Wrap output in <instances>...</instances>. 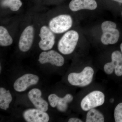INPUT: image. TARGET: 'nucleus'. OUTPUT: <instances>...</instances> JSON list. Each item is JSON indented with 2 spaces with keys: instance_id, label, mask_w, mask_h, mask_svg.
Wrapping results in <instances>:
<instances>
[{
  "instance_id": "nucleus-1",
  "label": "nucleus",
  "mask_w": 122,
  "mask_h": 122,
  "mask_svg": "<svg viewBox=\"0 0 122 122\" xmlns=\"http://www.w3.org/2000/svg\"><path fill=\"white\" fill-rule=\"evenodd\" d=\"M79 38L78 33L75 30H70L66 33L59 40L58 49L62 54L69 55L75 49Z\"/></svg>"
},
{
  "instance_id": "nucleus-2",
  "label": "nucleus",
  "mask_w": 122,
  "mask_h": 122,
  "mask_svg": "<svg viewBox=\"0 0 122 122\" xmlns=\"http://www.w3.org/2000/svg\"><path fill=\"white\" fill-rule=\"evenodd\" d=\"M94 74V70L90 66H86L81 73H72L69 75L68 80L73 86H86L92 81Z\"/></svg>"
},
{
  "instance_id": "nucleus-3",
  "label": "nucleus",
  "mask_w": 122,
  "mask_h": 122,
  "mask_svg": "<svg viewBox=\"0 0 122 122\" xmlns=\"http://www.w3.org/2000/svg\"><path fill=\"white\" fill-rule=\"evenodd\" d=\"M73 25V20L70 15L62 14L53 18L49 22V28L55 34L62 33L70 29Z\"/></svg>"
},
{
  "instance_id": "nucleus-4",
  "label": "nucleus",
  "mask_w": 122,
  "mask_h": 122,
  "mask_svg": "<svg viewBox=\"0 0 122 122\" xmlns=\"http://www.w3.org/2000/svg\"><path fill=\"white\" fill-rule=\"evenodd\" d=\"M105 101V95L102 92L93 91L83 98L81 102V108L84 111H88L103 105Z\"/></svg>"
},
{
  "instance_id": "nucleus-5",
  "label": "nucleus",
  "mask_w": 122,
  "mask_h": 122,
  "mask_svg": "<svg viewBox=\"0 0 122 122\" xmlns=\"http://www.w3.org/2000/svg\"><path fill=\"white\" fill-rule=\"evenodd\" d=\"M39 36L41 40L38 45L41 50L46 51L53 48L55 43V37L49 27L46 25L42 26L40 29Z\"/></svg>"
},
{
  "instance_id": "nucleus-6",
  "label": "nucleus",
  "mask_w": 122,
  "mask_h": 122,
  "mask_svg": "<svg viewBox=\"0 0 122 122\" xmlns=\"http://www.w3.org/2000/svg\"><path fill=\"white\" fill-rule=\"evenodd\" d=\"M112 61L106 63L104 70L107 74H112L114 70L118 76H122V54L119 51H115L111 55Z\"/></svg>"
},
{
  "instance_id": "nucleus-7",
  "label": "nucleus",
  "mask_w": 122,
  "mask_h": 122,
  "mask_svg": "<svg viewBox=\"0 0 122 122\" xmlns=\"http://www.w3.org/2000/svg\"><path fill=\"white\" fill-rule=\"evenodd\" d=\"M34 37V30L32 25L26 26L22 32L19 39L18 46L20 51L26 52L32 47Z\"/></svg>"
},
{
  "instance_id": "nucleus-8",
  "label": "nucleus",
  "mask_w": 122,
  "mask_h": 122,
  "mask_svg": "<svg viewBox=\"0 0 122 122\" xmlns=\"http://www.w3.org/2000/svg\"><path fill=\"white\" fill-rule=\"evenodd\" d=\"M38 61L42 64L47 63L57 66L63 65L65 59L61 54L54 50L42 52L39 55Z\"/></svg>"
},
{
  "instance_id": "nucleus-9",
  "label": "nucleus",
  "mask_w": 122,
  "mask_h": 122,
  "mask_svg": "<svg viewBox=\"0 0 122 122\" xmlns=\"http://www.w3.org/2000/svg\"><path fill=\"white\" fill-rule=\"evenodd\" d=\"M39 81V77L37 75L26 74L17 79L14 84V88L16 91L22 92L30 86L37 84Z\"/></svg>"
},
{
  "instance_id": "nucleus-10",
  "label": "nucleus",
  "mask_w": 122,
  "mask_h": 122,
  "mask_svg": "<svg viewBox=\"0 0 122 122\" xmlns=\"http://www.w3.org/2000/svg\"><path fill=\"white\" fill-rule=\"evenodd\" d=\"M23 116L28 122H47L49 116L45 112L37 109H29L24 112Z\"/></svg>"
},
{
  "instance_id": "nucleus-11",
  "label": "nucleus",
  "mask_w": 122,
  "mask_h": 122,
  "mask_svg": "<svg viewBox=\"0 0 122 122\" xmlns=\"http://www.w3.org/2000/svg\"><path fill=\"white\" fill-rule=\"evenodd\" d=\"M41 92L39 89L34 88L29 92L28 96L30 102L36 109L44 112L48 109V102L41 97Z\"/></svg>"
},
{
  "instance_id": "nucleus-12",
  "label": "nucleus",
  "mask_w": 122,
  "mask_h": 122,
  "mask_svg": "<svg viewBox=\"0 0 122 122\" xmlns=\"http://www.w3.org/2000/svg\"><path fill=\"white\" fill-rule=\"evenodd\" d=\"M97 7L95 0H72L70 2L69 7L73 12L82 10H93Z\"/></svg>"
},
{
  "instance_id": "nucleus-13",
  "label": "nucleus",
  "mask_w": 122,
  "mask_h": 122,
  "mask_svg": "<svg viewBox=\"0 0 122 122\" xmlns=\"http://www.w3.org/2000/svg\"><path fill=\"white\" fill-rule=\"evenodd\" d=\"M101 41L103 45H113L117 43L119 39L120 33L116 28H109L102 30Z\"/></svg>"
},
{
  "instance_id": "nucleus-14",
  "label": "nucleus",
  "mask_w": 122,
  "mask_h": 122,
  "mask_svg": "<svg viewBox=\"0 0 122 122\" xmlns=\"http://www.w3.org/2000/svg\"><path fill=\"white\" fill-rule=\"evenodd\" d=\"M12 100V95L10 91L3 87L0 88V108L6 110L8 109L10 104Z\"/></svg>"
},
{
  "instance_id": "nucleus-15",
  "label": "nucleus",
  "mask_w": 122,
  "mask_h": 122,
  "mask_svg": "<svg viewBox=\"0 0 122 122\" xmlns=\"http://www.w3.org/2000/svg\"><path fill=\"white\" fill-rule=\"evenodd\" d=\"M13 40L6 28L0 26V45L2 46H8L12 44Z\"/></svg>"
},
{
  "instance_id": "nucleus-16",
  "label": "nucleus",
  "mask_w": 122,
  "mask_h": 122,
  "mask_svg": "<svg viewBox=\"0 0 122 122\" xmlns=\"http://www.w3.org/2000/svg\"><path fill=\"white\" fill-rule=\"evenodd\" d=\"M104 116L100 112L96 109H92L88 111L86 114V122H103Z\"/></svg>"
},
{
  "instance_id": "nucleus-17",
  "label": "nucleus",
  "mask_w": 122,
  "mask_h": 122,
  "mask_svg": "<svg viewBox=\"0 0 122 122\" xmlns=\"http://www.w3.org/2000/svg\"><path fill=\"white\" fill-rule=\"evenodd\" d=\"M73 97L72 95L68 94L63 98L58 97L57 101V107L61 112H65L68 108V104L73 101Z\"/></svg>"
},
{
  "instance_id": "nucleus-18",
  "label": "nucleus",
  "mask_w": 122,
  "mask_h": 122,
  "mask_svg": "<svg viewBox=\"0 0 122 122\" xmlns=\"http://www.w3.org/2000/svg\"><path fill=\"white\" fill-rule=\"evenodd\" d=\"M1 4L2 7H8L11 11L15 12L20 9L22 3L20 0H2Z\"/></svg>"
},
{
  "instance_id": "nucleus-19",
  "label": "nucleus",
  "mask_w": 122,
  "mask_h": 122,
  "mask_svg": "<svg viewBox=\"0 0 122 122\" xmlns=\"http://www.w3.org/2000/svg\"><path fill=\"white\" fill-rule=\"evenodd\" d=\"M114 116L116 122H122V103L118 104L116 107Z\"/></svg>"
},
{
  "instance_id": "nucleus-20",
  "label": "nucleus",
  "mask_w": 122,
  "mask_h": 122,
  "mask_svg": "<svg viewBox=\"0 0 122 122\" xmlns=\"http://www.w3.org/2000/svg\"><path fill=\"white\" fill-rule=\"evenodd\" d=\"M58 97L56 95L54 94H51L48 96V101L52 107H56Z\"/></svg>"
},
{
  "instance_id": "nucleus-21",
  "label": "nucleus",
  "mask_w": 122,
  "mask_h": 122,
  "mask_svg": "<svg viewBox=\"0 0 122 122\" xmlns=\"http://www.w3.org/2000/svg\"><path fill=\"white\" fill-rule=\"evenodd\" d=\"M116 24L115 22L110 21H106L103 22L101 26V28L102 30L109 28H116Z\"/></svg>"
},
{
  "instance_id": "nucleus-22",
  "label": "nucleus",
  "mask_w": 122,
  "mask_h": 122,
  "mask_svg": "<svg viewBox=\"0 0 122 122\" xmlns=\"http://www.w3.org/2000/svg\"><path fill=\"white\" fill-rule=\"evenodd\" d=\"M69 122H82L83 121L77 118H72L68 120Z\"/></svg>"
},
{
  "instance_id": "nucleus-23",
  "label": "nucleus",
  "mask_w": 122,
  "mask_h": 122,
  "mask_svg": "<svg viewBox=\"0 0 122 122\" xmlns=\"http://www.w3.org/2000/svg\"><path fill=\"white\" fill-rule=\"evenodd\" d=\"M112 0L122 4V0Z\"/></svg>"
},
{
  "instance_id": "nucleus-24",
  "label": "nucleus",
  "mask_w": 122,
  "mask_h": 122,
  "mask_svg": "<svg viewBox=\"0 0 122 122\" xmlns=\"http://www.w3.org/2000/svg\"><path fill=\"white\" fill-rule=\"evenodd\" d=\"M120 50H121V53H122V44H121V45H120Z\"/></svg>"
},
{
  "instance_id": "nucleus-25",
  "label": "nucleus",
  "mask_w": 122,
  "mask_h": 122,
  "mask_svg": "<svg viewBox=\"0 0 122 122\" xmlns=\"http://www.w3.org/2000/svg\"></svg>"
}]
</instances>
